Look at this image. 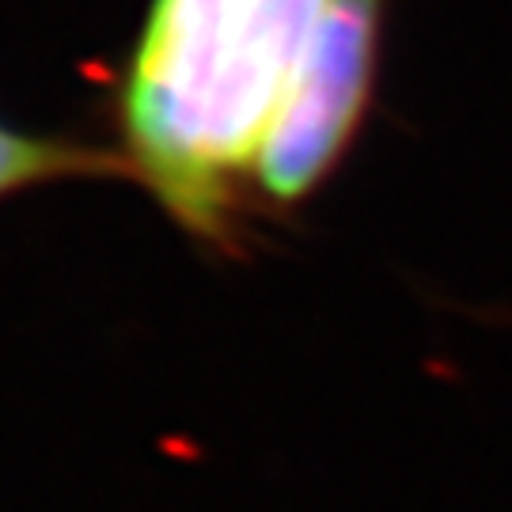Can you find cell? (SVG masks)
I'll return each instance as SVG.
<instances>
[{
  "instance_id": "obj_1",
  "label": "cell",
  "mask_w": 512,
  "mask_h": 512,
  "mask_svg": "<svg viewBox=\"0 0 512 512\" xmlns=\"http://www.w3.org/2000/svg\"><path fill=\"white\" fill-rule=\"evenodd\" d=\"M334 0H152L118 84L133 179L190 239L232 247L243 183Z\"/></svg>"
},
{
  "instance_id": "obj_2",
  "label": "cell",
  "mask_w": 512,
  "mask_h": 512,
  "mask_svg": "<svg viewBox=\"0 0 512 512\" xmlns=\"http://www.w3.org/2000/svg\"><path fill=\"white\" fill-rule=\"evenodd\" d=\"M387 0H334L304 76L262 148L255 190L270 209H296L342 164L368 114Z\"/></svg>"
},
{
  "instance_id": "obj_3",
  "label": "cell",
  "mask_w": 512,
  "mask_h": 512,
  "mask_svg": "<svg viewBox=\"0 0 512 512\" xmlns=\"http://www.w3.org/2000/svg\"><path fill=\"white\" fill-rule=\"evenodd\" d=\"M73 179H133L126 152L95 148L73 137H46L0 122V198Z\"/></svg>"
}]
</instances>
